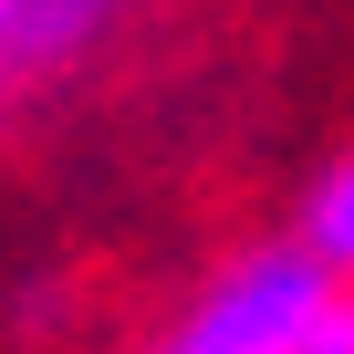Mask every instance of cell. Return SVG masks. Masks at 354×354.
<instances>
[{
  "label": "cell",
  "instance_id": "cell-2",
  "mask_svg": "<svg viewBox=\"0 0 354 354\" xmlns=\"http://www.w3.org/2000/svg\"><path fill=\"white\" fill-rule=\"evenodd\" d=\"M136 0H0V125L115 53Z\"/></svg>",
  "mask_w": 354,
  "mask_h": 354
},
{
  "label": "cell",
  "instance_id": "cell-1",
  "mask_svg": "<svg viewBox=\"0 0 354 354\" xmlns=\"http://www.w3.org/2000/svg\"><path fill=\"white\" fill-rule=\"evenodd\" d=\"M333 302H344V281L281 230V240H250V250L209 261L125 354H292Z\"/></svg>",
  "mask_w": 354,
  "mask_h": 354
},
{
  "label": "cell",
  "instance_id": "cell-4",
  "mask_svg": "<svg viewBox=\"0 0 354 354\" xmlns=\"http://www.w3.org/2000/svg\"><path fill=\"white\" fill-rule=\"evenodd\" d=\"M292 354H354V302H333V313H323V323H313Z\"/></svg>",
  "mask_w": 354,
  "mask_h": 354
},
{
  "label": "cell",
  "instance_id": "cell-3",
  "mask_svg": "<svg viewBox=\"0 0 354 354\" xmlns=\"http://www.w3.org/2000/svg\"><path fill=\"white\" fill-rule=\"evenodd\" d=\"M292 240H302L333 281H354V146H344V156H323V177H313L302 209H292Z\"/></svg>",
  "mask_w": 354,
  "mask_h": 354
},
{
  "label": "cell",
  "instance_id": "cell-5",
  "mask_svg": "<svg viewBox=\"0 0 354 354\" xmlns=\"http://www.w3.org/2000/svg\"><path fill=\"white\" fill-rule=\"evenodd\" d=\"M344 302H354V281H344Z\"/></svg>",
  "mask_w": 354,
  "mask_h": 354
}]
</instances>
